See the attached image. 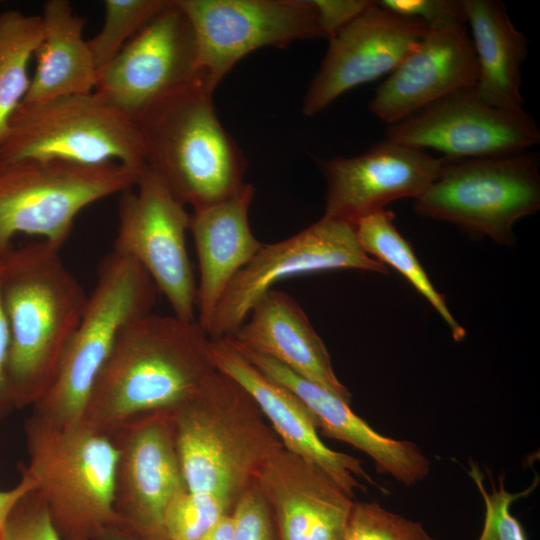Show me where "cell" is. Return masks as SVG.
Returning a JSON list of instances; mask_svg holds the SVG:
<instances>
[{
  "mask_svg": "<svg viewBox=\"0 0 540 540\" xmlns=\"http://www.w3.org/2000/svg\"><path fill=\"white\" fill-rule=\"evenodd\" d=\"M0 299L10 336L13 404L15 410L32 408L56 376L88 294L63 262L60 248L41 240L0 256Z\"/></svg>",
  "mask_w": 540,
  "mask_h": 540,
  "instance_id": "cell-2",
  "label": "cell"
},
{
  "mask_svg": "<svg viewBox=\"0 0 540 540\" xmlns=\"http://www.w3.org/2000/svg\"><path fill=\"white\" fill-rule=\"evenodd\" d=\"M415 211L465 231L511 243L514 224L540 207L539 159L527 150L443 157L436 180L415 199Z\"/></svg>",
  "mask_w": 540,
  "mask_h": 540,
  "instance_id": "cell-8",
  "label": "cell"
},
{
  "mask_svg": "<svg viewBox=\"0 0 540 540\" xmlns=\"http://www.w3.org/2000/svg\"><path fill=\"white\" fill-rule=\"evenodd\" d=\"M210 342L196 320L151 312L131 321L119 334L82 421L108 431L142 414L174 410L216 370Z\"/></svg>",
  "mask_w": 540,
  "mask_h": 540,
  "instance_id": "cell-1",
  "label": "cell"
},
{
  "mask_svg": "<svg viewBox=\"0 0 540 540\" xmlns=\"http://www.w3.org/2000/svg\"><path fill=\"white\" fill-rule=\"evenodd\" d=\"M340 269L387 273L386 265L361 248L355 226L326 216L285 240L263 244L222 295L207 333L209 338L232 336L257 300L276 283Z\"/></svg>",
  "mask_w": 540,
  "mask_h": 540,
  "instance_id": "cell-12",
  "label": "cell"
},
{
  "mask_svg": "<svg viewBox=\"0 0 540 540\" xmlns=\"http://www.w3.org/2000/svg\"><path fill=\"white\" fill-rule=\"evenodd\" d=\"M386 138L446 158H474L525 151L540 141V130L525 110L490 106L471 87L388 125Z\"/></svg>",
  "mask_w": 540,
  "mask_h": 540,
  "instance_id": "cell-15",
  "label": "cell"
},
{
  "mask_svg": "<svg viewBox=\"0 0 540 540\" xmlns=\"http://www.w3.org/2000/svg\"><path fill=\"white\" fill-rule=\"evenodd\" d=\"M469 476L473 479L482 495L485 506V518L482 532L478 540H528L523 526L510 511L514 501L529 496L538 486L539 478L525 490L510 493L505 488L504 475L498 477V488L492 480V492L489 493L484 485V476L477 464L469 463Z\"/></svg>",
  "mask_w": 540,
  "mask_h": 540,
  "instance_id": "cell-29",
  "label": "cell"
},
{
  "mask_svg": "<svg viewBox=\"0 0 540 540\" xmlns=\"http://www.w3.org/2000/svg\"><path fill=\"white\" fill-rule=\"evenodd\" d=\"M158 294L140 265L113 251L108 254L56 376L32 414L60 426L81 421L119 334L131 321L152 312Z\"/></svg>",
  "mask_w": 540,
  "mask_h": 540,
  "instance_id": "cell-6",
  "label": "cell"
},
{
  "mask_svg": "<svg viewBox=\"0 0 540 540\" xmlns=\"http://www.w3.org/2000/svg\"><path fill=\"white\" fill-rule=\"evenodd\" d=\"M42 40L40 15H28L18 10L0 13V145L8 135L13 114L29 89L28 65Z\"/></svg>",
  "mask_w": 540,
  "mask_h": 540,
  "instance_id": "cell-27",
  "label": "cell"
},
{
  "mask_svg": "<svg viewBox=\"0 0 540 540\" xmlns=\"http://www.w3.org/2000/svg\"><path fill=\"white\" fill-rule=\"evenodd\" d=\"M10 336L0 299V420L15 410L8 379Z\"/></svg>",
  "mask_w": 540,
  "mask_h": 540,
  "instance_id": "cell-36",
  "label": "cell"
},
{
  "mask_svg": "<svg viewBox=\"0 0 540 540\" xmlns=\"http://www.w3.org/2000/svg\"><path fill=\"white\" fill-rule=\"evenodd\" d=\"M28 463L22 473L35 483L63 540H98L118 523L114 510L117 448L111 436L84 421L56 425L34 414L25 422Z\"/></svg>",
  "mask_w": 540,
  "mask_h": 540,
  "instance_id": "cell-5",
  "label": "cell"
},
{
  "mask_svg": "<svg viewBox=\"0 0 540 540\" xmlns=\"http://www.w3.org/2000/svg\"><path fill=\"white\" fill-rule=\"evenodd\" d=\"M141 172L121 163L0 162V256L18 233L41 236L61 249L84 208L132 189Z\"/></svg>",
  "mask_w": 540,
  "mask_h": 540,
  "instance_id": "cell-7",
  "label": "cell"
},
{
  "mask_svg": "<svg viewBox=\"0 0 540 540\" xmlns=\"http://www.w3.org/2000/svg\"><path fill=\"white\" fill-rule=\"evenodd\" d=\"M202 80L192 26L177 0H169L98 71L94 93L137 122L159 103Z\"/></svg>",
  "mask_w": 540,
  "mask_h": 540,
  "instance_id": "cell-11",
  "label": "cell"
},
{
  "mask_svg": "<svg viewBox=\"0 0 540 540\" xmlns=\"http://www.w3.org/2000/svg\"><path fill=\"white\" fill-rule=\"evenodd\" d=\"M377 3L398 16L419 20L428 26L466 23L462 0H381Z\"/></svg>",
  "mask_w": 540,
  "mask_h": 540,
  "instance_id": "cell-34",
  "label": "cell"
},
{
  "mask_svg": "<svg viewBox=\"0 0 540 540\" xmlns=\"http://www.w3.org/2000/svg\"><path fill=\"white\" fill-rule=\"evenodd\" d=\"M34 489L35 483L24 473H22L20 481L15 486L9 489H0V536L16 503Z\"/></svg>",
  "mask_w": 540,
  "mask_h": 540,
  "instance_id": "cell-37",
  "label": "cell"
},
{
  "mask_svg": "<svg viewBox=\"0 0 540 540\" xmlns=\"http://www.w3.org/2000/svg\"><path fill=\"white\" fill-rule=\"evenodd\" d=\"M213 93L199 81L137 121L146 167L193 211L230 199L246 185V161L219 121Z\"/></svg>",
  "mask_w": 540,
  "mask_h": 540,
  "instance_id": "cell-4",
  "label": "cell"
},
{
  "mask_svg": "<svg viewBox=\"0 0 540 540\" xmlns=\"http://www.w3.org/2000/svg\"><path fill=\"white\" fill-rule=\"evenodd\" d=\"M234 519L232 513L221 517L202 537L201 540H233Z\"/></svg>",
  "mask_w": 540,
  "mask_h": 540,
  "instance_id": "cell-38",
  "label": "cell"
},
{
  "mask_svg": "<svg viewBox=\"0 0 540 540\" xmlns=\"http://www.w3.org/2000/svg\"><path fill=\"white\" fill-rule=\"evenodd\" d=\"M345 540H436L418 522L383 508L356 501Z\"/></svg>",
  "mask_w": 540,
  "mask_h": 540,
  "instance_id": "cell-30",
  "label": "cell"
},
{
  "mask_svg": "<svg viewBox=\"0 0 540 540\" xmlns=\"http://www.w3.org/2000/svg\"><path fill=\"white\" fill-rule=\"evenodd\" d=\"M230 510L207 495L185 490L168 507L164 518L167 540H201L206 532Z\"/></svg>",
  "mask_w": 540,
  "mask_h": 540,
  "instance_id": "cell-31",
  "label": "cell"
},
{
  "mask_svg": "<svg viewBox=\"0 0 540 540\" xmlns=\"http://www.w3.org/2000/svg\"><path fill=\"white\" fill-rule=\"evenodd\" d=\"M195 37L199 70L211 90L249 53L323 38L312 0H177Z\"/></svg>",
  "mask_w": 540,
  "mask_h": 540,
  "instance_id": "cell-13",
  "label": "cell"
},
{
  "mask_svg": "<svg viewBox=\"0 0 540 540\" xmlns=\"http://www.w3.org/2000/svg\"><path fill=\"white\" fill-rule=\"evenodd\" d=\"M0 540H63L53 526L47 508L34 490L14 506Z\"/></svg>",
  "mask_w": 540,
  "mask_h": 540,
  "instance_id": "cell-32",
  "label": "cell"
},
{
  "mask_svg": "<svg viewBox=\"0 0 540 540\" xmlns=\"http://www.w3.org/2000/svg\"><path fill=\"white\" fill-rule=\"evenodd\" d=\"M210 354L215 368L255 401L285 449L323 469L352 498L355 490L367 491L359 479L389 493L365 471L360 459L329 448L306 405L251 363L229 337L211 339Z\"/></svg>",
  "mask_w": 540,
  "mask_h": 540,
  "instance_id": "cell-18",
  "label": "cell"
},
{
  "mask_svg": "<svg viewBox=\"0 0 540 540\" xmlns=\"http://www.w3.org/2000/svg\"><path fill=\"white\" fill-rule=\"evenodd\" d=\"M478 65L467 24L428 26L402 62L378 86L369 109L388 125L474 87Z\"/></svg>",
  "mask_w": 540,
  "mask_h": 540,
  "instance_id": "cell-19",
  "label": "cell"
},
{
  "mask_svg": "<svg viewBox=\"0 0 540 540\" xmlns=\"http://www.w3.org/2000/svg\"><path fill=\"white\" fill-rule=\"evenodd\" d=\"M113 252L140 265L173 315L196 320L197 285L186 246L190 214L148 167L119 201Z\"/></svg>",
  "mask_w": 540,
  "mask_h": 540,
  "instance_id": "cell-10",
  "label": "cell"
},
{
  "mask_svg": "<svg viewBox=\"0 0 540 540\" xmlns=\"http://www.w3.org/2000/svg\"><path fill=\"white\" fill-rule=\"evenodd\" d=\"M106 432L118 453L114 484L116 525L149 540H167L166 511L187 490L171 411L142 414Z\"/></svg>",
  "mask_w": 540,
  "mask_h": 540,
  "instance_id": "cell-14",
  "label": "cell"
},
{
  "mask_svg": "<svg viewBox=\"0 0 540 540\" xmlns=\"http://www.w3.org/2000/svg\"><path fill=\"white\" fill-rule=\"evenodd\" d=\"M171 414L187 491L230 510L283 446L250 395L217 369Z\"/></svg>",
  "mask_w": 540,
  "mask_h": 540,
  "instance_id": "cell-3",
  "label": "cell"
},
{
  "mask_svg": "<svg viewBox=\"0 0 540 540\" xmlns=\"http://www.w3.org/2000/svg\"><path fill=\"white\" fill-rule=\"evenodd\" d=\"M428 25L398 16L377 1L329 40V47L303 100L314 116L338 97L390 74L423 37Z\"/></svg>",
  "mask_w": 540,
  "mask_h": 540,
  "instance_id": "cell-17",
  "label": "cell"
},
{
  "mask_svg": "<svg viewBox=\"0 0 540 540\" xmlns=\"http://www.w3.org/2000/svg\"><path fill=\"white\" fill-rule=\"evenodd\" d=\"M235 345L259 370L285 386L306 405L319 434L364 452L373 460L377 472L388 474L406 486H413L428 476L431 461L415 443L380 434L340 397L267 356Z\"/></svg>",
  "mask_w": 540,
  "mask_h": 540,
  "instance_id": "cell-21",
  "label": "cell"
},
{
  "mask_svg": "<svg viewBox=\"0 0 540 540\" xmlns=\"http://www.w3.org/2000/svg\"><path fill=\"white\" fill-rule=\"evenodd\" d=\"M98 540H149L133 532L126 530L119 525H112L106 528Z\"/></svg>",
  "mask_w": 540,
  "mask_h": 540,
  "instance_id": "cell-39",
  "label": "cell"
},
{
  "mask_svg": "<svg viewBox=\"0 0 540 540\" xmlns=\"http://www.w3.org/2000/svg\"><path fill=\"white\" fill-rule=\"evenodd\" d=\"M26 158L146 166L138 123L94 92L19 106L0 145V162Z\"/></svg>",
  "mask_w": 540,
  "mask_h": 540,
  "instance_id": "cell-9",
  "label": "cell"
},
{
  "mask_svg": "<svg viewBox=\"0 0 540 540\" xmlns=\"http://www.w3.org/2000/svg\"><path fill=\"white\" fill-rule=\"evenodd\" d=\"M233 540H279L271 509L256 483L235 503Z\"/></svg>",
  "mask_w": 540,
  "mask_h": 540,
  "instance_id": "cell-33",
  "label": "cell"
},
{
  "mask_svg": "<svg viewBox=\"0 0 540 540\" xmlns=\"http://www.w3.org/2000/svg\"><path fill=\"white\" fill-rule=\"evenodd\" d=\"M169 0H105L101 30L87 40L98 71L145 27Z\"/></svg>",
  "mask_w": 540,
  "mask_h": 540,
  "instance_id": "cell-28",
  "label": "cell"
},
{
  "mask_svg": "<svg viewBox=\"0 0 540 540\" xmlns=\"http://www.w3.org/2000/svg\"><path fill=\"white\" fill-rule=\"evenodd\" d=\"M355 232L365 253L401 273L443 318L454 340L464 339L465 329L450 313L444 296L433 286L409 242L397 231L393 212L384 209L360 219Z\"/></svg>",
  "mask_w": 540,
  "mask_h": 540,
  "instance_id": "cell-26",
  "label": "cell"
},
{
  "mask_svg": "<svg viewBox=\"0 0 540 540\" xmlns=\"http://www.w3.org/2000/svg\"><path fill=\"white\" fill-rule=\"evenodd\" d=\"M40 16L43 40L35 54L37 66L19 106L94 92L98 69L83 37L86 20L67 0L46 1Z\"/></svg>",
  "mask_w": 540,
  "mask_h": 540,
  "instance_id": "cell-25",
  "label": "cell"
},
{
  "mask_svg": "<svg viewBox=\"0 0 540 540\" xmlns=\"http://www.w3.org/2000/svg\"><path fill=\"white\" fill-rule=\"evenodd\" d=\"M462 3L478 65L474 86L477 96L496 108L524 110L521 70L527 56V38L516 29L502 2L462 0Z\"/></svg>",
  "mask_w": 540,
  "mask_h": 540,
  "instance_id": "cell-24",
  "label": "cell"
},
{
  "mask_svg": "<svg viewBox=\"0 0 540 540\" xmlns=\"http://www.w3.org/2000/svg\"><path fill=\"white\" fill-rule=\"evenodd\" d=\"M442 163L443 157L387 138L357 156L320 160L324 216L355 226L392 201L417 199L436 180Z\"/></svg>",
  "mask_w": 540,
  "mask_h": 540,
  "instance_id": "cell-16",
  "label": "cell"
},
{
  "mask_svg": "<svg viewBox=\"0 0 540 540\" xmlns=\"http://www.w3.org/2000/svg\"><path fill=\"white\" fill-rule=\"evenodd\" d=\"M255 483L279 540L346 539L354 498L314 463L282 446L265 461Z\"/></svg>",
  "mask_w": 540,
  "mask_h": 540,
  "instance_id": "cell-20",
  "label": "cell"
},
{
  "mask_svg": "<svg viewBox=\"0 0 540 540\" xmlns=\"http://www.w3.org/2000/svg\"><path fill=\"white\" fill-rule=\"evenodd\" d=\"M254 194V186L246 183L236 196L190 214L200 273L196 321L206 333L228 285L263 245L249 224Z\"/></svg>",
  "mask_w": 540,
  "mask_h": 540,
  "instance_id": "cell-23",
  "label": "cell"
},
{
  "mask_svg": "<svg viewBox=\"0 0 540 540\" xmlns=\"http://www.w3.org/2000/svg\"><path fill=\"white\" fill-rule=\"evenodd\" d=\"M318 24L324 39L328 41L339 31L366 11L374 1L370 0H312Z\"/></svg>",
  "mask_w": 540,
  "mask_h": 540,
  "instance_id": "cell-35",
  "label": "cell"
},
{
  "mask_svg": "<svg viewBox=\"0 0 540 540\" xmlns=\"http://www.w3.org/2000/svg\"><path fill=\"white\" fill-rule=\"evenodd\" d=\"M229 338L242 348L277 361L350 404L352 395L337 378L323 340L289 294L268 291Z\"/></svg>",
  "mask_w": 540,
  "mask_h": 540,
  "instance_id": "cell-22",
  "label": "cell"
}]
</instances>
